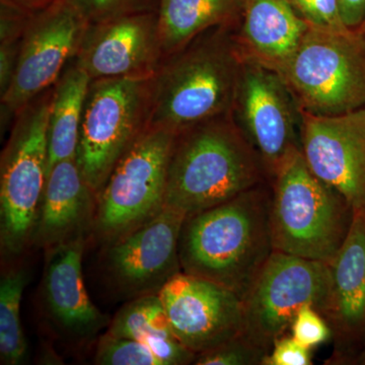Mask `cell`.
<instances>
[{
	"label": "cell",
	"mask_w": 365,
	"mask_h": 365,
	"mask_svg": "<svg viewBox=\"0 0 365 365\" xmlns=\"http://www.w3.org/2000/svg\"><path fill=\"white\" fill-rule=\"evenodd\" d=\"M271 182L187 216L179 242L182 272L247 294L273 253Z\"/></svg>",
	"instance_id": "cell-1"
},
{
	"label": "cell",
	"mask_w": 365,
	"mask_h": 365,
	"mask_svg": "<svg viewBox=\"0 0 365 365\" xmlns=\"http://www.w3.org/2000/svg\"><path fill=\"white\" fill-rule=\"evenodd\" d=\"M235 26L211 29L163 60L150 78L148 127L179 134L230 114L242 63Z\"/></svg>",
	"instance_id": "cell-2"
},
{
	"label": "cell",
	"mask_w": 365,
	"mask_h": 365,
	"mask_svg": "<svg viewBox=\"0 0 365 365\" xmlns=\"http://www.w3.org/2000/svg\"><path fill=\"white\" fill-rule=\"evenodd\" d=\"M269 181L260 157L225 115L177 134L165 206L196 215Z\"/></svg>",
	"instance_id": "cell-3"
},
{
	"label": "cell",
	"mask_w": 365,
	"mask_h": 365,
	"mask_svg": "<svg viewBox=\"0 0 365 365\" xmlns=\"http://www.w3.org/2000/svg\"><path fill=\"white\" fill-rule=\"evenodd\" d=\"M355 210L307 165L302 150L280 165L271 181L274 251L330 263L342 248Z\"/></svg>",
	"instance_id": "cell-4"
},
{
	"label": "cell",
	"mask_w": 365,
	"mask_h": 365,
	"mask_svg": "<svg viewBox=\"0 0 365 365\" xmlns=\"http://www.w3.org/2000/svg\"><path fill=\"white\" fill-rule=\"evenodd\" d=\"M52 88L26 105L14 121L0 160V247L2 258L32 246L49 174L48 121Z\"/></svg>",
	"instance_id": "cell-5"
},
{
	"label": "cell",
	"mask_w": 365,
	"mask_h": 365,
	"mask_svg": "<svg viewBox=\"0 0 365 365\" xmlns=\"http://www.w3.org/2000/svg\"><path fill=\"white\" fill-rule=\"evenodd\" d=\"M278 73L306 114L335 116L365 108V40L357 30L309 28Z\"/></svg>",
	"instance_id": "cell-6"
},
{
	"label": "cell",
	"mask_w": 365,
	"mask_h": 365,
	"mask_svg": "<svg viewBox=\"0 0 365 365\" xmlns=\"http://www.w3.org/2000/svg\"><path fill=\"white\" fill-rule=\"evenodd\" d=\"M150 83V78L91 79L76 160L96 196L148 127Z\"/></svg>",
	"instance_id": "cell-7"
},
{
	"label": "cell",
	"mask_w": 365,
	"mask_h": 365,
	"mask_svg": "<svg viewBox=\"0 0 365 365\" xmlns=\"http://www.w3.org/2000/svg\"><path fill=\"white\" fill-rule=\"evenodd\" d=\"M177 134L148 127L115 165L97 196L93 234L114 242L165 208L170 155Z\"/></svg>",
	"instance_id": "cell-8"
},
{
	"label": "cell",
	"mask_w": 365,
	"mask_h": 365,
	"mask_svg": "<svg viewBox=\"0 0 365 365\" xmlns=\"http://www.w3.org/2000/svg\"><path fill=\"white\" fill-rule=\"evenodd\" d=\"M331 284L329 263L273 251L242 299V335L268 355L302 307L324 314Z\"/></svg>",
	"instance_id": "cell-9"
},
{
	"label": "cell",
	"mask_w": 365,
	"mask_h": 365,
	"mask_svg": "<svg viewBox=\"0 0 365 365\" xmlns=\"http://www.w3.org/2000/svg\"><path fill=\"white\" fill-rule=\"evenodd\" d=\"M230 115L260 157L270 182L284 160L302 150L304 112L277 71L242 57Z\"/></svg>",
	"instance_id": "cell-10"
},
{
	"label": "cell",
	"mask_w": 365,
	"mask_h": 365,
	"mask_svg": "<svg viewBox=\"0 0 365 365\" xmlns=\"http://www.w3.org/2000/svg\"><path fill=\"white\" fill-rule=\"evenodd\" d=\"M88 23L66 1L33 14L21 38L13 81L1 96V124L50 90L76 58Z\"/></svg>",
	"instance_id": "cell-11"
},
{
	"label": "cell",
	"mask_w": 365,
	"mask_h": 365,
	"mask_svg": "<svg viewBox=\"0 0 365 365\" xmlns=\"http://www.w3.org/2000/svg\"><path fill=\"white\" fill-rule=\"evenodd\" d=\"M186 215L165 206L155 217L104 246V271L125 299L158 294L182 272L180 235Z\"/></svg>",
	"instance_id": "cell-12"
},
{
	"label": "cell",
	"mask_w": 365,
	"mask_h": 365,
	"mask_svg": "<svg viewBox=\"0 0 365 365\" xmlns=\"http://www.w3.org/2000/svg\"><path fill=\"white\" fill-rule=\"evenodd\" d=\"M163 59L158 9L88 25L74 58L91 79H150Z\"/></svg>",
	"instance_id": "cell-13"
},
{
	"label": "cell",
	"mask_w": 365,
	"mask_h": 365,
	"mask_svg": "<svg viewBox=\"0 0 365 365\" xmlns=\"http://www.w3.org/2000/svg\"><path fill=\"white\" fill-rule=\"evenodd\" d=\"M158 297L178 339L196 355L242 334L244 304L230 288L180 272Z\"/></svg>",
	"instance_id": "cell-14"
},
{
	"label": "cell",
	"mask_w": 365,
	"mask_h": 365,
	"mask_svg": "<svg viewBox=\"0 0 365 365\" xmlns=\"http://www.w3.org/2000/svg\"><path fill=\"white\" fill-rule=\"evenodd\" d=\"M302 153L354 210L365 208V108L335 116L304 113Z\"/></svg>",
	"instance_id": "cell-15"
},
{
	"label": "cell",
	"mask_w": 365,
	"mask_h": 365,
	"mask_svg": "<svg viewBox=\"0 0 365 365\" xmlns=\"http://www.w3.org/2000/svg\"><path fill=\"white\" fill-rule=\"evenodd\" d=\"M329 265L332 284L323 316L335 344L330 364H348L365 345V208L355 210L347 239Z\"/></svg>",
	"instance_id": "cell-16"
},
{
	"label": "cell",
	"mask_w": 365,
	"mask_h": 365,
	"mask_svg": "<svg viewBox=\"0 0 365 365\" xmlns=\"http://www.w3.org/2000/svg\"><path fill=\"white\" fill-rule=\"evenodd\" d=\"M86 237L46 250L42 299L48 318L73 341H88L111 319L91 302L83 277Z\"/></svg>",
	"instance_id": "cell-17"
},
{
	"label": "cell",
	"mask_w": 365,
	"mask_h": 365,
	"mask_svg": "<svg viewBox=\"0 0 365 365\" xmlns=\"http://www.w3.org/2000/svg\"><path fill=\"white\" fill-rule=\"evenodd\" d=\"M97 196L76 160L55 163L48 175L32 246L51 249L93 232Z\"/></svg>",
	"instance_id": "cell-18"
},
{
	"label": "cell",
	"mask_w": 365,
	"mask_h": 365,
	"mask_svg": "<svg viewBox=\"0 0 365 365\" xmlns=\"http://www.w3.org/2000/svg\"><path fill=\"white\" fill-rule=\"evenodd\" d=\"M235 37L244 58L279 71L309 26L287 0H242Z\"/></svg>",
	"instance_id": "cell-19"
},
{
	"label": "cell",
	"mask_w": 365,
	"mask_h": 365,
	"mask_svg": "<svg viewBox=\"0 0 365 365\" xmlns=\"http://www.w3.org/2000/svg\"><path fill=\"white\" fill-rule=\"evenodd\" d=\"M107 332L146 346L163 365L194 364L197 357L178 339L158 294L128 300L111 319Z\"/></svg>",
	"instance_id": "cell-20"
},
{
	"label": "cell",
	"mask_w": 365,
	"mask_h": 365,
	"mask_svg": "<svg viewBox=\"0 0 365 365\" xmlns=\"http://www.w3.org/2000/svg\"><path fill=\"white\" fill-rule=\"evenodd\" d=\"M241 9L242 0H158L165 58L211 29L237 26Z\"/></svg>",
	"instance_id": "cell-21"
},
{
	"label": "cell",
	"mask_w": 365,
	"mask_h": 365,
	"mask_svg": "<svg viewBox=\"0 0 365 365\" xmlns=\"http://www.w3.org/2000/svg\"><path fill=\"white\" fill-rule=\"evenodd\" d=\"M91 81L88 74L73 59L52 88L48 121L49 172L55 163L76 160Z\"/></svg>",
	"instance_id": "cell-22"
},
{
	"label": "cell",
	"mask_w": 365,
	"mask_h": 365,
	"mask_svg": "<svg viewBox=\"0 0 365 365\" xmlns=\"http://www.w3.org/2000/svg\"><path fill=\"white\" fill-rule=\"evenodd\" d=\"M28 277L24 269L11 268L0 280V360L1 364H23L26 341L21 322V302Z\"/></svg>",
	"instance_id": "cell-23"
},
{
	"label": "cell",
	"mask_w": 365,
	"mask_h": 365,
	"mask_svg": "<svg viewBox=\"0 0 365 365\" xmlns=\"http://www.w3.org/2000/svg\"><path fill=\"white\" fill-rule=\"evenodd\" d=\"M93 360L98 365H163L146 346L108 332L98 338Z\"/></svg>",
	"instance_id": "cell-24"
},
{
	"label": "cell",
	"mask_w": 365,
	"mask_h": 365,
	"mask_svg": "<svg viewBox=\"0 0 365 365\" xmlns=\"http://www.w3.org/2000/svg\"><path fill=\"white\" fill-rule=\"evenodd\" d=\"M267 353L257 347L242 334L225 344L197 355V365H263Z\"/></svg>",
	"instance_id": "cell-25"
},
{
	"label": "cell",
	"mask_w": 365,
	"mask_h": 365,
	"mask_svg": "<svg viewBox=\"0 0 365 365\" xmlns=\"http://www.w3.org/2000/svg\"><path fill=\"white\" fill-rule=\"evenodd\" d=\"M91 24L109 20L114 16L143 9H158V0H66Z\"/></svg>",
	"instance_id": "cell-26"
},
{
	"label": "cell",
	"mask_w": 365,
	"mask_h": 365,
	"mask_svg": "<svg viewBox=\"0 0 365 365\" xmlns=\"http://www.w3.org/2000/svg\"><path fill=\"white\" fill-rule=\"evenodd\" d=\"M309 28L325 31L348 30L341 16L339 0H287Z\"/></svg>",
	"instance_id": "cell-27"
},
{
	"label": "cell",
	"mask_w": 365,
	"mask_h": 365,
	"mask_svg": "<svg viewBox=\"0 0 365 365\" xmlns=\"http://www.w3.org/2000/svg\"><path fill=\"white\" fill-rule=\"evenodd\" d=\"M292 336L306 347H317L332 338V330L328 322L316 307L306 304L297 312L292 322Z\"/></svg>",
	"instance_id": "cell-28"
},
{
	"label": "cell",
	"mask_w": 365,
	"mask_h": 365,
	"mask_svg": "<svg viewBox=\"0 0 365 365\" xmlns=\"http://www.w3.org/2000/svg\"><path fill=\"white\" fill-rule=\"evenodd\" d=\"M309 348L300 344L292 336H282L275 341L263 365H311Z\"/></svg>",
	"instance_id": "cell-29"
},
{
	"label": "cell",
	"mask_w": 365,
	"mask_h": 365,
	"mask_svg": "<svg viewBox=\"0 0 365 365\" xmlns=\"http://www.w3.org/2000/svg\"><path fill=\"white\" fill-rule=\"evenodd\" d=\"M339 4L345 26L359 30L365 20V0H339Z\"/></svg>",
	"instance_id": "cell-30"
},
{
	"label": "cell",
	"mask_w": 365,
	"mask_h": 365,
	"mask_svg": "<svg viewBox=\"0 0 365 365\" xmlns=\"http://www.w3.org/2000/svg\"><path fill=\"white\" fill-rule=\"evenodd\" d=\"M55 1H57V0H0V2L11 4V6L18 7V9H23V11H28L30 14L43 11V9L52 6Z\"/></svg>",
	"instance_id": "cell-31"
},
{
	"label": "cell",
	"mask_w": 365,
	"mask_h": 365,
	"mask_svg": "<svg viewBox=\"0 0 365 365\" xmlns=\"http://www.w3.org/2000/svg\"><path fill=\"white\" fill-rule=\"evenodd\" d=\"M357 361H359L360 364H365V345L364 350H362L361 353H360L359 359H357Z\"/></svg>",
	"instance_id": "cell-32"
},
{
	"label": "cell",
	"mask_w": 365,
	"mask_h": 365,
	"mask_svg": "<svg viewBox=\"0 0 365 365\" xmlns=\"http://www.w3.org/2000/svg\"><path fill=\"white\" fill-rule=\"evenodd\" d=\"M359 32L361 34L362 37H364V39L365 40V20L364 21V23H362V25L359 26Z\"/></svg>",
	"instance_id": "cell-33"
}]
</instances>
